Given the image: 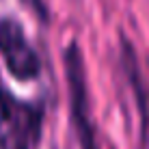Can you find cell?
<instances>
[{
    "label": "cell",
    "instance_id": "5",
    "mask_svg": "<svg viewBox=\"0 0 149 149\" xmlns=\"http://www.w3.org/2000/svg\"><path fill=\"white\" fill-rule=\"evenodd\" d=\"M13 149H33V145L26 141H19V143H13Z\"/></svg>",
    "mask_w": 149,
    "mask_h": 149
},
{
    "label": "cell",
    "instance_id": "4",
    "mask_svg": "<svg viewBox=\"0 0 149 149\" xmlns=\"http://www.w3.org/2000/svg\"><path fill=\"white\" fill-rule=\"evenodd\" d=\"M0 149H11V138L9 136H0Z\"/></svg>",
    "mask_w": 149,
    "mask_h": 149
},
{
    "label": "cell",
    "instance_id": "2",
    "mask_svg": "<svg viewBox=\"0 0 149 149\" xmlns=\"http://www.w3.org/2000/svg\"><path fill=\"white\" fill-rule=\"evenodd\" d=\"M0 58L9 76L17 82H33L41 74V58L30 45L19 19L4 15L0 17Z\"/></svg>",
    "mask_w": 149,
    "mask_h": 149
},
{
    "label": "cell",
    "instance_id": "1",
    "mask_svg": "<svg viewBox=\"0 0 149 149\" xmlns=\"http://www.w3.org/2000/svg\"><path fill=\"white\" fill-rule=\"evenodd\" d=\"M63 69L67 80V97H69V123L76 134L80 149H102L95 136V125L91 119V100L89 84H86V67L84 56L76 41L63 48Z\"/></svg>",
    "mask_w": 149,
    "mask_h": 149
},
{
    "label": "cell",
    "instance_id": "3",
    "mask_svg": "<svg viewBox=\"0 0 149 149\" xmlns=\"http://www.w3.org/2000/svg\"><path fill=\"white\" fill-rule=\"evenodd\" d=\"M43 115L45 110L41 104L15 97L0 80V136H9L11 143L26 141L35 147L41 138Z\"/></svg>",
    "mask_w": 149,
    "mask_h": 149
}]
</instances>
